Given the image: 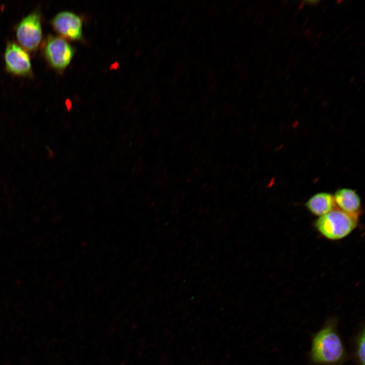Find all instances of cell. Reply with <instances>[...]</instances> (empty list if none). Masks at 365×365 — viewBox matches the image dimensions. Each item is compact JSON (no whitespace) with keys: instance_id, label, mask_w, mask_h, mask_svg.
<instances>
[{"instance_id":"6da1fadb","label":"cell","mask_w":365,"mask_h":365,"mask_svg":"<svg viewBox=\"0 0 365 365\" xmlns=\"http://www.w3.org/2000/svg\"><path fill=\"white\" fill-rule=\"evenodd\" d=\"M346 357L345 349L337 329V320H329L313 337L311 361L317 365H338Z\"/></svg>"},{"instance_id":"3957f363","label":"cell","mask_w":365,"mask_h":365,"mask_svg":"<svg viewBox=\"0 0 365 365\" xmlns=\"http://www.w3.org/2000/svg\"><path fill=\"white\" fill-rule=\"evenodd\" d=\"M75 49L64 38L50 36L44 47L45 57L55 69L62 71L70 64L75 54Z\"/></svg>"},{"instance_id":"9c48e42d","label":"cell","mask_w":365,"mask_h":365,"mask_svg":"<svg viewBox=\"0 0 365 365\" xmlns=\"http://www.w3.org/2000/svg\"><path fill=\"white\" fill-rule=\"evenodd\" d=\"M364 328L358 333L354 340V355L357 365H364Z\"/></svg>"},{"instance_id":"30bf717a","label":"cell","mask_w":365,"mask_h":365,"mask_svg":"<svg viewBox=\"0 0 365 365\" xmlns=\"http://www.w3.org/2000/svg\"><path fill=\"white\" fill-rule=\"evenodd\" d=\"M304 4L310 5V6H315L317 5L320 1H305L303 2Z\"/></svg>"},{"instance_id":"8992f818","label":"cell","mask_w":365,"mask_h":365,"mask_svg":"<svg viewBox=\"0 0 365 365\" xmlns=\"http://www.w3.org/2000/svg\"><path fill=\"white\" fill-rule=\"evenodd\" d=\"M4 59L7 70L13 74L26 76L31 72V64L28 54L15 43H8Z\"/></svg>"},{"instance_id":"52a82bcc","label":"cell","mask_w":365,"mask_h":365,"mask_svg":"<svg viewBox=\"0 0 365 365\" xmlns=\"http://www.w3.org/2000/svg\"><path fill=\"white\" fill-rule=\"evenodd\" d=\"M334 199L336 207L349 214L359 216L361 209V202L356 191L348 188L337 190Z\"/></svg>"},{"instance_id":"7a4b0ae2","label":"cell","mask_w":365,"mask_h":365,"mask_svg":"<svg viewBox=\"0 0 365 365\" xmlns=\"http://www.w3.org/2000/svg\"><path fill=\"white\" fill-rule=\"evenodd\" d=\"M359 216L346 213L337 208L318 217L314 226L325 238L339 240L350 235L357 227Z\"/></svg>"},{"instance_id":"8fae6325","label":"cell","mask_w":365,"mask_h":365,"mask_svg":"<svg viewBox=\"0 0 365 365\" xmlns=\"http://www.w3.org/2000/svg\"><path fill=\"white\" fill-rule=\"evenodd\" d=\"M46 149L48 152V157L50 158L54 157V154L53 151L48 147L46 148Z\"/></svg>"},{"instance_id":"ba28073f","label":"cell","mask_w":365,"mask_h":365,"mask_svg":"<svg viewBox=\"0 0 365 365\" xmlns=\"http://www.w3.org/2000/svg\"><path fill=\"white\" fill-rule=\"evenodd\" d=\"M305 206L313 215L318 217L329 212L336 205L333 195L328 192H319L311 196L306 202Z\"/></svg>"},{"instance_id":"5b68a950","label":"cell","mask_w":365,"mask_h":365,"mask_svg":"<svg viewBox=\"0 0 365 365\" xmlns=\"http://www.w3.org/2000/svg\"><path fill=\"white\" fill-rule=\"evenodd\" d=\"M54 29L65 40L80 41L83 39V20L70 11L58 13L51 21Z\"/></svg>"},{"instance_id":"277c9868","label":"cell","mask_w":365,"mask_h":365,"mask_svg":"<svg viewBox=\"0 0 365 365\" xmlns=\"http://www.w3.org/2000/svg\"><path fill=\"white\" fill-rule=\"evenodd\" d=\"M17 40L21 47L29 52L37 49L42 38L40 15L32 12L18 24L16 30Z\"/></svg>"}]
</instances>
